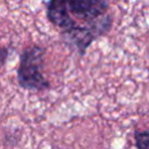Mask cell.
Here are the masks:
<instances>
[{
	"label": "cell",
	"instance_id": "cell-1",
	"mask_svg": "<svg viewBox=\"0 0 149 149\" xmlns=\"http://www.w3.org/2000/svg\"><path fill=\"white\" fill-rule=\"evenodd\" d=\"M45 8L48 20L61 30L64 44L79 56L112 28L107 0H48Z\"/></svg>",
	"mask_w": 149,
	"mask_h": 149
},
{
	"label": "cell",
	"instance_id": "cell-2",
	"mask_svg": "<svg viewBox=\"0 0 149 149\" xmlns=\"http://www.w3.org/2000/svg\"><path fill=\"white\" fill-rule=\"evenodd\" d=\"M45 52V48L33 45L24 49L20 55V63L16 73L19 86L23 90L42 92L50 88V81L42 74Z\"/></svg>",
	"mask_w": 149,
	"mask_h": 149
},
{
	"label": "cell",
	"instance_id": "cell-3",
	"mask_svg": "<svg viewBox=\"0 0 149 149\" xmlns=\"http://www.w3.org/2000/svg\"><path fill=\"white\" fill-rule=\"evenodd\" d=\"M135 147L140 149H149V129L148 130H136L134 133Z\"/></svg>",
	"mask_w": 149,
	"mask_h": 149
},
{
	"label": "cell",
	"instance_id": "cell-4",
	"mask_svg": "<svg viewBox=\"0 0 149 149\" xmlns=\"http://www.w3.org/2000/svg\"><path fill=\"white\" fill-rule=\"evenodd\" d=\"M8 48H6V47H2L1 48V58H2V64H5L6 63V58H7V56H8Z\"/></svg>",
	"mask_w": 149,
	"mask_h": 149
}]
</instances>
